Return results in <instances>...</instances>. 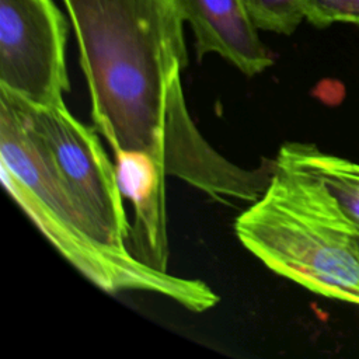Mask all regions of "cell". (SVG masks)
<instances>
[{
    "instance_id": "1",
    "label": "cell",
    "mask_w": 359,
    "mask_h": 359,
    "mask_svg": "<svg viewBox=\"0 0 359 359\" xmlns=\"http://www.w3.org/2000/svg\"><path fill=\"white\" fill-rule=\"evenodd\" d=\"M74 31L95 130L114 153L143 151L206 192L222 191L234 164L191 119L181 72L188 65L178 0H62Z\"/></svg>"
},
{
    "instance_id": "2",
    "label": "cell",
    "mask_w": 359,
    "mask_h": 359,
    "mask_svg": "<svg viewBox=\"0 0 359 359\" xmlns=\"http://www.w3.org/2000/svg\"><path fill=\"white\" fill-rule=\"evenodd\" d=\"M0 174L7 194L52 245L90 282L108 293L151 292L202 313L219 296L203 280L158 271L128 248L105 243L74 198L39 137L0 94Z\"/></svg>"
},
{
    "instance_id": "3",
    "label": "cell",
    "mask_w": 359,
    "mask_h": 359,
    "mask_svg": "<svg viewBox=\"0 0 359 359\" xmlns=\"http://www.w3.org/2000/svg\"><path fill=\"white\" fill-rule=\"evenodd\" d=\"M273 160L266 189L236 219L240 243L272 272L359 306V229L321 178Z\"/></svg>"
},
{
    "instance_id": "4",
    "label": "cell",
    "mask_w": 359,
    "mask_h": 359,
    "mask_svg": "<svg viewBox=\"0 0 359 359\" xmlns=\"http://www.w3.org/2000/svg\"><path fill=\"white\" fill-rule=\"evenodd\" d=\"M0 94L7 97L22 122L45 144L59 174L105 243L128 248L130 226L115 163L107 156L94 129L80 122L65 102L34 105L6 91L0 90Z\"/></svg>"
},
{
    "instance_id": "5",
    "label": "cell",
    "mask_w": 359,
    "mask_h": 359,
    "mask_svg": "<svg viewBox=\"0 0 359 359\" xmlns=\"http://www.w3.org/2000/svg\"><path fill=\"white\" fill-rule=\"evenodd\" d=\"M67 31L53 0H0V90L34 105L65 102Z\"/></svg>"
},
{
    "instance_id": "6",
    "label": "cell",
    "mask_w": 359,
    "mask_h": 359,
    "mask_svg": "<svg viewBox=\"0 0 359 359\" xmlns=\"http://www.w3.org/2000/svg\"><path fill=\"white\" fill-rule=\"evenodd\" d=\"M178 6L192 28L198 60L215 53L245 76H257L273 65L245 0H178Z\"/></svg>"
},
{
    "instance_id": "7",
    "label": "cell",
    "mask_w": 359,
    "mask_h": 359,
    "mask_svg": "<svg viewBox=\"0 0 359 359\" xmlns=\"http://www.w3.org/2000/svg\"><path fill=\"white\" fill-rule=\"evenodd\" d=\"M121 192L135 208V224L126 241L130 252L158 271H168L164 168L147 153H114Z\"/></svg>"
},
{
    "instance_id": "8",
    "label": "cell",
    "mask_w": 359,
    "mask_h": 359,
    "mask_svg": "<svg viewBox=\"0 0 359 359\" xmlns=\"http://www.w3.org/2000/svg\"><path fill=\"white\" fill-rule=\"evenodd\" d=\"M278 156L321 178L359 229V163L324 153L317 146L302 142L285 143Z\"/></svg>"
},
{
    "instance_id": "9",
    "label": "cell",
    "mask_w": 359,
    "mask_h": 359,
    "mask_svg": "<svg viewBox=\"0 0 359 359\" xmlns=\"http://www.w3.org/2000/svg\"><path fill=\"white\" fill-rule=\"evenodd\" d=\"M250 14L262 31L293 34L304 20L302 0H245Z\"/></svg>"
},
{
    "instance_id": "10",
    "label": "cell",
    "mask_w": 359,
    "mask_h": 359,
    "mask_svg": "<svg viewBox=\"0 0 359 359\" xmlns=\"http://www.w3.org/2000/svg\"><path fill=\"white\" fill-rule=\"evenodd\" d=\"M304 20L317 28L335 22L359 25V0H302Z\"/></svg>"
},
{
    "instance_id": "11",
    "label": "cell",
    "mask_w": 359,
    "mask_h": 359,
    "mask_svg": "<svg viewBox=\"0 0 359 359\" xmlns=\"http://www.w3.org/2000/svg\"><path fill=\"white\" fill-rule=\"evenodd\" d=\"M358 244H359V237H358Z\"/></svg>"
}]
</instances>
